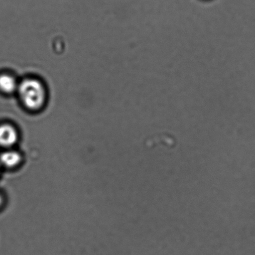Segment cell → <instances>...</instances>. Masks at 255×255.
Returning a JSON list of instances; mask_svg holds the SVG:
<instances>
[{"mask_svg":"<svg viewBox=\"0 0 255 255\" xmlns=\"http://www.w3.org/2000/svg\"><path fill=\"white\" fill-rule=\"evenodd\" d=\"M19 100L27 110H41L45 105L47 92L45 86L38 79L29 78L19 83L17 92Z\"/></svg>","mask_w":255,"mask_h":255,"instance_id":"cell-1","label":"cell"},{"mask_svg":"<svg viewBox=\"0 0 255 255\" xmlns=\"http://www.w3.org/2000/svg\"><path fill=\"white\" fill-rule=\"evenodd\" d=\"M18 132L13 126L2 125L0 126V146L10 147L18 140Z\"/></svg>","mask_w":255,"mask_h":255,"instance_id":"cell-2","label":"cell"},{"mask_svg":"<svg viewBox=\"0 0 255 255\" xmlns=\"http://www.w3.org/2000/svg\"><path fill=\"white\" fill-rule=\"evenodd\" d=\"M19 83L13 76L8 74L0 75V91L6 95L17 92Z\"/></svg>","mask_w":255,"mask_h":255,"instance_id":"cell-3","label":"cell"},{"mask_svg":"<svg viewBox=\"0 0 255 255\" xmlns=\"http://www.w3.org/2000/svg\"><path fill=\"white\" fill-rule=\"evenodd\" d=\"M21 161V155L14 151H7L0 155V162L7 167H15Z\"/></svg>","mask_w":255,"mask_h":255,"instance_id":"cell-4","label":"cell"},{"mask_svg":"<svg viewBox=\"0 0 255 255\" xmlns=\"http://www.w3.org/2000/svg\"><path fill=\"white\" fill-rule=\"evenodd\" d=\"M2 202V198L1 196H0V205H1Z\"/></svg>","mask_w":255,"mask_h":255,"instance_id":"cell-5","label":"cell"}]
</instances>
